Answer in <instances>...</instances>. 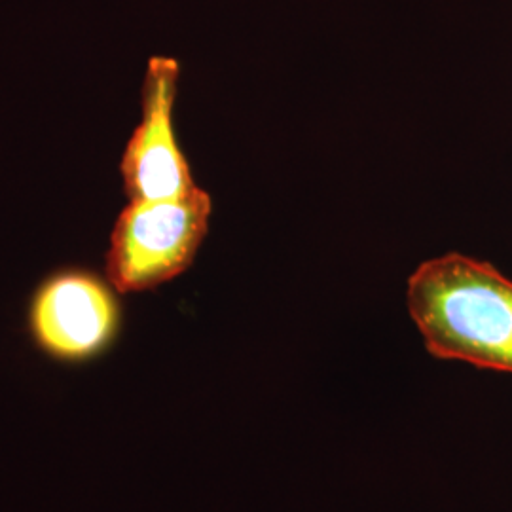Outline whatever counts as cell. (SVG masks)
Instances as JSON below:
<instances>
[{
	"label": "cell",
	"mask_w": 512,
	"mask_h": 512,
	"mask_svg": "<svg viewBox=\"0 0 512 512\" xmlns=\"http://www.w3.org/2000/svg\"><path fill=\"white\" fill-rule=\"evenodd\" d=\"M406 302L431 355L512 374V281L492 264L431 258L410 275Z\"/></svg>",
	"instance_id": "6da1fadb"
},
{
	"label": "cell",
	"mask_w": 512,
	"mask_h": 512,
	"mask_svg": "<svg viewBox=\"0 0 512 512\" xmlns=\"http://www.w3.org/2000/svg\"><path fill=\"white\" fill-rule=\"evenodd\" d=\"M211 211V196L200 186L181 198L129 203L110 236L112 287L145 293L186 272L207 236Z\"/></svg>",
	"instance_id": "7a4b0ae2"
},
{
	"label": "cell",
	"mask_w": 512,
	"mask_h": 512,
	"mask_svg": "<svg viewBox=\"0 0 512 512\" xmlns=\"http://www.w3.org/2000/svg\"><path fill=\"white\" fill-rule=\"evenodd\" d=\"M110 281L86 270H63L38 287L29 304V332L57 363L80 365L116 342L122 306Z\"/></svg>",
	"instance_id": "3957f363"
},
{
	"label": "cell",
	"mask_w": 512,
	"mask_h": 512,
	"mask_svg": "<svg viewBox=\"0 0 512 512\" xmlns=\"http://www.w3.org/2000/svg\"><path fill=\"white\" fill-rule=\"evenodd\" d=\"M179 63L152 57L143 86V122L133 131L122 158L131 202L169 200L190 194L196 183L173 131Z\"/></svg>",
	"instance_id": "277c9868"
}]
</instances>
